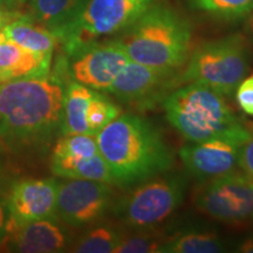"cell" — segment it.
Wrapping results in <instances>:
<instances>
[{
	"instance_id": "cell-1",
	"label": "cell",
	"mask_w": 253,
	"mask_h": 253,
	"mask_svg": "<svg viewBox=\"0 0 253 253\" xmlns=\"http://www.w3.org/2000/svg\"><path fill=\"white\" fill-rule=\"evenodd\" d=\"M95 136L114 185L120 188L167 173L173 164L172 151L160 130L136 114L121 113Z\"/></svg>"
},
{
	"instance_id": "cell-2",
	"label": "cell",
	"mask_w": 253,
	"mask_h": 253,
	"mask_svg": "<svg viewBox=\"0 0 253 253\" xmlns=\"http://www.w3.org/2000/svg\"><path fill=\"white\" fill-rule=\"evenodd\" d=\"M65 93L54 78L5 82L0 89V136L17 147L48 138L61 126Z\"/></svg>"
},
{
	"instance_id": "cell-3",
	"label": "cell",
	"mask_w": 253,
	"mask_h": 253,
	"mask_svg": "<svg viewBox=\"0 0 253 253\" xmlns=\"http://www.w3.org/2000/svg\"><path fill=\"white\" fill-rule=\"evenodd\" d=\"M161 106L170 125L189 142L225 140L243 145L251 135L225 96L204 84H182Z\"/></svg>"
},
{
	"instance_id": "cell-4",
	"label": "cell",
	"mask_w": 253,
	"mask_h": 253,
	"mask_svg": "<svg viewBox=\"0 0 253 253\" xmlns=\"http://www.w3.org/2000/svg\"><path fill=\"white\" fill-rule=\"evenodd\" d=\"M116 38L130 61L162 71H181L191 52L192 28L175 9L156 4Z\"/></svg>"
},
{
	"instance_id": "cell-5",
	"label": "cell",
	"mask_w": 253,
	"mask_h": 253,
	"mask_svg": "<svg viewBox=\"0 0 253 253\" xmlns=\"http://www.w3.org/2000/svg\"><path fill=\"white\" fill-rule=\"evenodd\" d=\"M252 53L242 34L211 40L190 52L179 71V86L201 84L231 96L251 68Z\"/></svg>"
},
{
	"instance_id": "cell-6",
	"label": "cell",
	"mask_w": 253,
	"mask_h": 253,
	"mask_svg": "<svg viewBox=\"0 0 253 253\" xmlns=\"http://www.w3.org/2000/svg\"><path fill=\"white\" fill-rule=\"evenodd\" d=\"M161 0H88L82 11L54 36L74 56L101 38L119 34Z\"/></svg>"
},
{
	"instance_id": "cell-7",
	"label": "cell",
	"mask_w": 253,
	"mask_h": 253,
	"mask_svg": "<svg viewBox=\"0 0 253 253\" xmlns=\"http://www.w3.org/2000/svg\"><path fill=\"white\" fill-rule=\"evenodd\" d=\"M185 181L178 175H158L131 186V190L114 201V214L126 226L149 231L169 219L182 204Z\"/></svg>"
},
{
	"instance_id": "cell-8",
	"label": "cell",
	"mask_w": 253,
	"mask_h": 253,
	"mask_svg": "<svg viewBox=\"0 0 253 253\" xmlns=\"http://www.w3.org/2000/svg\"><path fill=\"white\" fill-rule=\"evenodd\" d=\"M199 211L226 224L245 223L253 216V179L233 171L203 179L194 191Z\"/></svg>"
},
{
	"instance_id": "cell-9",
	"label": "cell",
	"mask_w": 253,
	"mask_h": 253,
	"mask_svg": "<svg viewBox=\"0 0 253 253\" xmlns=\"http://www.w3.org/2000/svg\"><path fill=\"white\" fill-rule=\"evenodd\" d=\"M179 71H162L129 61L107 90L126 106L143 112L154 109L179 87Z\"/></svg>"
},
{
	"instance_id": "cell-10",
	"label": "cell",
	"mask_w": 253,
	"mask_h": 253,
	"mask_svg": "<svg viewBox=\"0 0 253 253\" xmlns=\"http://www.w3.org/2000/svg\"><path fill=\"white\" fill-rule=\"evenodd\" d=\"M112 184L88 179L59 183L56 217L71 226L80 227L103 217L114 204Z\"/></svg>"
},
{
	"instance_id": "cell-11",
	"label": "cell",
	"mask_w": 253,
	"mask_h": 253,
	"mask_svg": "<svg viewBox=\"0 0 253 253\" xmlns=\"http://www.w3.org/2000/svg\"><path fill=\"white\" fill-rule=\"evenodd\" d=\"M129 61L116 38L97 41L74 55L71 73L79 84L93 90L107 91Z\"/></svg>"
},
{
	"instance_id": "cell-12",
	"label": "cell",
	"mask_w": 253,
	"mask_h": 253,
	"mask_svg": "<svg viewBox=\"0 0 253 253\" xmlns=\"http://www.w3.org/2000/svg\"><path fill=\"white\" fill-rule=\"evenodd\" d=\"M240 147L225 140L190 142L179 149V157L189 173L208 179L236 171Z\"/></svg>"
},
{
	"instance_id": "cell-13",
	"label": "cell",
	"mask_w": 253,
	"mask_h": 253,
	"mask_svg": "<svg viewBox=\"0 0 253 253\" xmlns=\"http://www.w3.org/2000/svg\"><path fill=\"white\" fill-rule=\"evenodd\" d=\"M1 244L14 252H62L67 248V236L53 219L20 221L9 217Z\"/></svg>"
},
{
	"instance_id": "cell-14",
	"label": "cell",
	"mask_w": 253,
	"mask_h": 253,
	"mask_svg": "<svg viewBox=\"0 0 253 253\" xmlns=\"http://www.w3.org/2000/svg\"><path fill=\"white\" fill-rule=\"evenodd\" d=\"M59 183L54 178L25 179L14 185L8 199L11 218L20 221L54 219Z\"/></svg>"
},
{
	"instance_id": "cell-15",
	"label": "cell",
	"mask_w": 253,
	"mask_h": 253,
	"mask_svg": "<svg viewBox=\"0 0 253 253\" xmlns=\"http://www.w3.org/2000/svg\"><path fill=\"white\" fill-rule=\"evenodd\" d=\"M50 58L41 56L6 39L0 33V81L47 77Z\"/></svg>"
},
{
	"instance_id": "cell-16",
	"label": "cell",
	"mask_w": 253,
	"mask_h": 253,
	"mask_svg": "<svg viewBox=\"0 0 253 253\" xmlns=\"http://www.w3.org/2000/svg\"><path fill=\"white\" fill-rule=\"evenodd\" d=\"M6 39L41 56L52 59L56 45V38L48 28L41 26L28 18L9 21L2 28Z\"/></svg>"
},
{
	"instance_id": "cell-17",
	"label": "cell",
	"mask_w": 253,
	"mask_h": 253,
	"mask_svg": "<svg viewBox=\"0 0 253 253\" xmlns=\"http://www.w3.org/2000/svg\"><path fill=\"white\" fill-rule=\"evenodd\" d=\"M88 0H30L31 19L53 34L82 11Z\"/></svg>"
},
{
	"instance_id": "cell-18",
	"label": "cell",
	"mask_w": 253,
	"mask_h": 253,
	"mask_svg": "<svg viewBox=\"0 0 253 253\" xmlns=\"http://www.w3.org/2000/svg\"><path fill=\"white\" fill-rule=\"evenodd\" d=\"M94 91L77 81L69 84L63 100L61 123L63 135L90 134L87 125L86 113Z\"/></svg>"
},
{
	"instance_id": "cell-19",
	"label": "cell",
	"mask_w": 253,
	"mask_h": 253,
	"mask_svg": "<svg viewBox=\"0 0 253 253\" xmlns=\"http://www.w3.org/2000/svg\"><path fill=\"white\" fill-rule=\"evenodd\" d=\"M52 171L66 179H88L114 185L109 168L100 153L87 158H52Z\"/></svg>"
},
{
	"instance_id": "cell-20",
	"label": "cell",
	"mask_w": 253,
	"mask_h": 253,
	"mask_svg": "<svg viewBox=\"0 0 253 253\" xmlns=\"http://www.w3.org/2000/svg\"><path fill=\"white\" fill-rule=\"evenodd\" d=\"M224 243L212 232H185L164 240L161 253H217L224 251Z\"/></svg>"
},
{
	"instance_id": "cell-21",
	"label": "cell",
	"mask_w": 253,
	"mask_h": 253,
	"mask_svg": "<svg viewBox=\"0 0 253 253\" xmlns=\"http://www.w3.org/2000/svg\"><path fill=\"white\" fill-rule=\"evenodd\" d=\"M126 232L113 225H101L87 232L74 246L78 253H115Z\"/></svg>"
},
{
	"instance_id": "cell-22",
	"label": "cell",
	"mask_w": 253,
	"mask_h": 253,
	"mask_svg": "<svg viewBox=\"0 0 253 253\" xmlns=\"http://www.w3.org/2000/svg\"><path fill=\"white\" fill-rule=\"evenodd\" d=\"M195 9L224 19L239 20L253 11V0H190Z\"/></svg>"
},
{
	"instance_id": "cell-23",
	"label": "cell",
	"mask_w": 253,
	"mask_h": 253,
	"mask_svg": "<svg viewBox=\"0 0 253 253\" xmlns=\"http://www.w3.org/2000/svg\"><path fill=\"white\" fill-rule=\"evenodd\" d=\"M96 136L93 134L63 135L56 142L52 158H87L99 154Z\"/></svg>"
},
{
	"instance_id": "cell-24",
	"label": "cell",
	"mask_w": 253,
	"mask_h": 253,
	"mask_svg": "<svg viewBox=\"0 0 253 253\" xmlns=\"http://www.w3.org/2000/svg\"><path fill=\"white\" fill-rule=\"evenodd\" d=\"M121 113V108L118 104L104 97L103 95L96 93V90H95L93 97L88 104L86 113L87 125L90 134L96 135L101 129L109 125Z\"/></svg>"
},
{
	"instance_id": "cell-25",
	"label": "cell",
	"mask_w": 253,
	"mask_h": 253,
	"mask_svg": "<svg viewBox=\"0 0 253 253\" xmlns=\"http://www.w3.org/2000/svg\"><path fill=\"white\" fill-rule=\"evenodd\" d=\"M164 240L148 231H137L134 235L126 233L115 253H161Z\"/></svg>"
},
{
	"instance_id": "cell-26",
	"label": "cell",
	"mask_w": 253,
	"mask_h": 253,
	"mask_svg": "<svg viewBox=\"0 0 253 253\" xmlns=\"http://www.w3.org/2000/svg\"><path fill=\"white\" fill-rule=\"evenodd\" d=\"M236 100L246 115L253 116V74L245 78L236 89Z\"/></svg>"
},
{
	"instance_id": "cell-27",
	"label": "cell",
	"mask_w": 253,
	"mask_h": 253,
	"mask_svg": "<svg viewBox=\"0 0 253 253\" xmlns=\"http://www.w3.org/2000/svg\"><path fill=\"white\" fill-rule=\"evenodd\" d=\"M251 135L249 140L240 147L239 168L250 178L253 179V123H249Z\"/></svg>"
},
{
	"instance_id": "cell-28",
	"label": "cell",
	"mask_w": 253,
	"mask_h": 253,
	"mask_svg": "<svg viewBox=\"0 0 253 253\" xmlns=\"http://www.w3.org/2000/svg\"><path fill=\"white\" fill-rule=\"evenodd\" d=\"M6 235V220H5V213L2 210L1 205H0V244L5 238Z\"/></svg>"
},
{
	"instance_id": "cell-29",
	"label": "cell",
	"mask_w": 253,
	"mask_h": 253,
	"mask_svg": "<svg viewBox=\"0 0 253 253\" xmlns=\"http://www.w3.org/2000/svg\"><path fill=\"white\" fill-rule=\"evenodd\" d=\"M30 1V0H2V5H5L7 8H17L19 6L24 5L25 2Z\"/></svg>"
},
{
	"instance_id": "cell-30",
	"label": "cell",
	"mask_w": 253,
	"mask_h": 253,
	"mask_svg": "<svg viewBox=\"0 0 253 253\" xmlns=\"http://www.w3.org/2000/svg\"><path fill=\"white\" fill-rule=\"evenodd\" d=\"M238 251L240 252H246V253H251L253 252V238H248L244 240L242 245L239 246Z\"/></svg>"
},
{
	"instance_id": "cell-31",
	"label": "cell",
	"mask_w": 253,
	"mask_h": 253,
	"mask_svg": "<svg viewBox=\"0 0 253 253\" xmlns=\"http://www.w3.org/2000/svg\"><path fill=\"white\" fill-rule=\"evenodd\" d=\"M9 17L6 13H0V32L2 31V28H4V26L6 24L9 23Z\"/></svg>"
},
{
	"instance_id": "cell-32",
	"label": "cell",
	"mask_w": 253,
	"mask_h": 253,
	"mask_svg": "<svg viewBox=\"0 0 253 253\" xmlns=\"http://www.w3.org/2000/svg\"><path fill=\"white\" fill-rule=\"evenodd\" d=\"M248 17H249V20H248V31H249V33L251 34V37L253 38V11L248 15Z\"/></svg>"
},
{
	"instance_id": "cell-33",
	"label": "cell",
	"mask_w": 253,
	"mask_h": 253,
	"mask_svg": "<svg viewBox=\"0 0 253 253\" xmlns=\"http://www.w3.org/2000/svg\"><path fill=\"white\" fill-rule=\"evenodd\" d=\"M4 84H5V82H4V81H0V89H1V87H2V86H4Z\"/></svg>"
},
{
	"instance_id": "cell-34",
	"label": "cell",
	"mask_w": 253,
	"mask_h": 253,
	"mask_svg": "<svg viewBox=\"0 0 253 253\" xmlns=\"http://www.w3.org/2000/svg\"><path fill=\"white\" fill-rule=\"evenodd\" d=\"M2 6V0H0V7H1Z\"/></svg>"
},
{
	"instance_id": "cell-35",
	"label": "cell",
	"mask_w": 253,
	"mask_h": 253,
	"mask_svg": "<svg viewBox=\"0 0 253 253\" xmlns=\"http://www.w3.org/2000/svg\"><path fill=\"white\" fill-rule=\"evenodd\" d=\"M0 33H1V32H0Z\"/></svg>"
},
{
	"instance_id": "cell-36",
	"label": "cell",
	"mask_w": 253,
	"mask_h": 253,
	"mask_svg": "<svg viewBox=\"0 0 253 253\" xmlns=\"http://www.w3.org/2000/svg\"><path fill=\"white\" fill-rule=\"evenodd\" d=\"M252 218H253V216H252Z\"/></svg>"
}]
</instances>
